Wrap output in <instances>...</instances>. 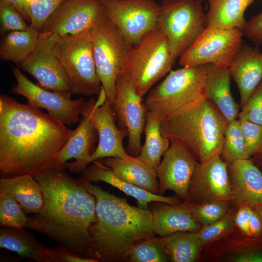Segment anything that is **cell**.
<instances>
[{"instance_id": "cell-27", "label": "cell", "mask_w": 262, "mask_h": 262, "mask_svg": "<svg viewBox=\"0 0 262 262\" xmlns=\"http://www.w3.org/2000/svg\"><path fill=\"white\" fill-rule=\"evenodd\" d=\"M206 0L209 4L206 14L207 26L236 28L244 31L246 23L245 11L254 0Z\"/></svg>"}, {"instance_id": "cell-44", "label": "cell", "mask_w": 262, "mask_h": 262, "mask_svg": "<svg viewBox=\"0 0 262 262\" xmlns=\"http://www.w3.org/2000/svg\"><path fill=\"white\" fill-rule=\"evenodd\" d=\"M235 225L246 236L251 238L249 228V206L246 205L239 206L236 214L233 216Z\"/></svg>"}, {"instance_id": "cell-3", "label": "cell", "mask_w": 262, "mask_h": 262, "mask_svg": "<svg viewBox=\"0 0 262 262\" xmlns=\"http://www.w3.org/2000/svg\"><path fill=\"white\" fill-rule=\"evenodd\" d=\"M80 180L96 199L97 218L90 229L91 258L98 262L127 259L133 246L155 236L148 209L131 206L126 198Z\"/></svg>"}, {"instance_id": "cell-47", "label": "cell", "mask_w": 262, "mask_h": 262, "mask_svg": "<svg viewBox=\"0 0 262 262\" xmlns=\"http://www.w3.org/2000/svg\"><path fill=\"white\" fill-rule=\"evenodd\" d=\"M98 96V98L95 100L94 104V106L96 108H98L103 105L107 99L105 90L102 86Z\"/></svg>"}, {"instance_id": "cell-23", "label": "cell", "mask_w": 262, "mask_h": 262, "mask_svg": "<svg viewBox=\"0 0 262 262\" xmlns=\"http://www.w3.org/2000/svg\"><path fill=\"white\" fill-rule=\"evenodd\" d=\"M94 164L81 172L80 179L90 182L101 181L118 189L127 195L135 198L139 207L148 209L151 202H159L171 205L180 203L178 199L172 196H164L155 194L143 188L135 186L116 176L112 170L102 163L93 162Z\"/></svg>"}, {"instance_id": "cell-12", "label": "cell", "mask_w": 262, "mask_h": 262, "mask_svg": "<svg viewBox=\"0 0 262 262\" xmlns=\"http://www.w3.org/2000/svg\"><path fill=\"white\" fill-rule=\"evenodd\" d=\"M16 83L10 92L25 97L28 104L46 110L49 115L66 126L80 122L79 115L85 102L80 98H71V92L49 91L32 82L15 66H12Z\"/></svg>"}, {"instance_id": "cell-37", "label": "cell", "mask_w": 262, "mask_h": 262, "mask_svg": "<svg viewBox=\"0 0 262 262\" xmlns=\"http://www.w3.org/2000/svg\"><path fill=\"white\" fill-rule=\"evenodd\" d=\"M22 15L11 4L0 0V33L23 31L28 29V26Z\"/></svg>"}, {"instance_id": "cell-39", "label": "cell", "mask_w": 262, "mask_h": 262, "mask_svg": "<svg viewBox=\"0 0 262 262\" xmlns=\"http://www.w3.org/2000/svg\"><path fill=\"white\" fill-rule=\"evenodd\" d=\"M240 129L249 157L258 154L262 147V126L238 118Z\"/></svg>"}, {"instance_id": "cell-17", "label": "cell", "mask_w": 262, "mask_h": 262, "mask_svg": "<svg viewBox=\"0 0 262 262\" xmlns=\"http://www.w3.org/2000/svg\"><path fill=\"white\" fill-rule=\"evenodd\" d=\"M95 100L93 97L85 101L82 106V109L89 113L98 137V145L90 162L108 157L131 158L132 156L128 153L123 144L128 131L117 126L112 103L107 99L103 105L96 108Z\"/></svg>"}, {"instance_id": "cell-22", "label": "cell", "mask_w": 262, "mask_h": 262, "mask_svg": "<svg viewBox=\"0 0 262 262\" xmlns=\"http://www.w3.org/2000/svg\"><path fill=\"white\" fill-rule=\"evenodd\" d=\"M151 212L152 230L160 237L180 231L196 232L202 228L192 214L189 201L176 205L162 202L158 204Z\"/></svg>"}, {"instance_id": "cell-11", "label": "cell", "mask_w": 262, "mask_h": 262, "mask_svg": "<svg viewBox=\"0 0 262 262\" xmlns=\"http://www.w3.org/2000/svg\"><path fill=\"white\" fill-rule=\"evenodd\" d=\"M106 17L133 46L158 28L160 4L155 0H101Z\"/></svg>"}, {"instance_id": "cell-18", "label": "cell", "mask_w": 262, "mask_h": 262, "mask_svg": "<svg viewBox=\"0 0 262 262\" xmlns=\"http://www.w3.org/2000/svg\"><path fill=\"white\" fill-rule=\"evenodd\" d=\"M198 163L182 146L170 143L156 169L159 193L162 195L167 190H172L178 197L188 201L189 185Z\"/></svg>"}, {"instance_id": "cell-29", "label": "cell", "mask_w": 262, "mask_h": 262, "mask_svg": "<svg viewBox=\"0 0 262 262\" xmlns=\"http://www.w3.org/2000/svg\"><path fill=\"white\" fill-rule=\"evenodd\" d=\"M39 34L40 32L31 26L26 30L9 32L0 43L1 60L20 63L33 50Z\"/></svg>"}, {"instance_id": "cell-14", "label": "cell", "mask_w": 262, "mask_h": 262, "mask_svg": "<svg viewBox=\"0 0 262 262\" xmlns=\"http://www.w3.org/2000/svg\"><path fill=\"white\" fill-rule=\"evenodd\" d=\"M106 17L101 0H64L44 23L40 32L59 37L89 32Z\"/></svg>"}, {"instance_id": "cell-34", "label": "cell", "mask_w": 262, "mask_h": 262, "mask_svg": "<svg viewBox=\"0 0 262 262\" xmlns=\"http://www.w3.org/2000/svg\"><path fill=\"white\" fill-rule=\"evenodd\" d=\"M28 222V217L17 202L10 194L0 193V225L22 229Z\"/></svg>"}, {"instance_id": "cell-32", "label": "cell", "mask_w": 262, "mask_h": 262, "mask_svg": "<svg viewBox=\"0 0 262 262\" xmlns=\"http://www.w3.org/2000/svg\"><path fill=\"white\" fill-rule=\"evenodd\" d=\"M221 156L227 164L250 158L246 151L238 119L229 122L226 127Z\"/></svg>"}, {"instance_id": "cell-8", "label": "cell", "mask_w": 262, "mask_h": 262, "mask_svg": "<svg viewBox=\"0 0 262 262\" xmlns=\"http://www.w3.org/2000/svg\"><path fill=\"white\" fill-rule=\"evenodd\" d=\"M53 51L69 80L72 94L86 97L99 94L102 85L89 32L59 37Z\"/></svg>"}, {"instance_id": "cell-50", "label": "cell", "mask_w": 262, "mask_h": 262, "mask_svg": "<svg viewBox=\"0 0 262 262\" xmlns=\"http://www.w3.org/2000/svg\"><path fill=\"white\" fill-rule=\"evenodd\" d=\"M198 0V1H200V2H203L204 0Z\"/></svg>"}, {"instance_id": "cell-15", "label": "cell", "mask_w": 262, "mask_h": 262, "mask_svg": "<svg viewBox=\"0 0 262 262\" xmlns=\"http://www.w3.org/2000/svg\"><path fill=\"white\" fill-rule=\"evenodd\" d=\"M112 106L120 128L128 131L127 152L131 156L138 157L148 110L143 98L121 74L116 79V93Z\"/></svg>"}, {"instance_id": "cell-41", "label": "cell", "mask_w": 262, "mask_h": 262, "mask_svg": "<svg viewBox=\"0 0 262 262\" xmlns=\"http://www.w3.org/2000/svg\"><path fill=\"white\" fill-rule=\"evenodd\" d=\"M46 253L51 262H97L93 258L82 257L63 246L46 248Z\"/></svg>"}, {"instance_id": "cell-9", "label": "cell", "mask_w": 262, "mask_h": 262, "mask_svg": "<svg viewBox=\"0 0 262 262\" xmlns=\"http://www.w3.org/2000/svg\"><path fill=\"white\" fill-rule=\"evenodd\" d=\"M89 33L98 75L107 99L113 104L116 79L132 46L106 16Z\"/></svg>"}, {"instance_id": "cell-48", "label": "cell", "mask_w": 262, "mask_h": 262, "mask_svg": "<svg viewBox=\"0 0 262 262\" xmlns=\"http://www.w3.org/2000/svg\"><path fill=\"white\" fill-rule=\"evenodd\" d=\"M253 206L260 215L262 221V204H259Z\"/></svg>"}, {"instance_id": "cell-20", "label": "cell", "mask_w": 262, "mask_h": 262, "mask_svg": "<svg viewBox=\"0 0 262 262\" xmlns=\"http://www.w3.org/2000/svg\"><path fill=\"white\" fill-rule=\"evenodd\" d=\"M232 199L240 206L262 204V173L249 159L228 164Z\"/></svg>"}, {"instance_id": "cell-19", "label": "cell", "mask_w": 262, "mask_h": 262, "mask_svg": "<svg viewBox=\"0 0 262 262\" xmlns=\"http://www.w3.org/2000/svg\"><path fill=\"white\" fill-rule=\"evenodd\" d=\"M80 120L64 147L56 154L51 165L68 169L71 172H82L87 167L98 140L97 130L89 113L82 109Z\"/></svg>"}, {"instance_id": "cell-43", "label": "cell", "mask_w": 262, "mask_h": 262, "mask_svg": "<svg viewBox=\"0 0 262 262\" xmlns=\"http://www.w3.org/2000/svg\"><path fill=\"white\" fill-rule=\"evenodd\" d=\"M229 260L235 262H262V248H243L230 256Z\"/></svg>"}, {"instance_id": "cell-1", "label": "cell", "mask_w": 262, "mask_h": 262, "mask_svg": "<svg viewBox=\"0 0 262 262\" xmlns=\"http://www.w3.org/2000/svg\"><path fill=\"white\" fill-rule=\"evenodd\" d=\"M72 131L38 109L1 96L0 177L33 175L51 166Z\"/></svg>"}, {"instance_id": "cell-2", "label": "cell", "mask_w": 262, "mask_h": 262, "mask_svg": "<svg viewBox=\"0 0 262 262\" xmlns=\"http://www.w3.org/2000/svg\"><path fill=\"white\" fill-rule=\"evenodd\" d=\"M50 166L32 176L39 184L43 205L28 217L26 228L41 233L83 257L90 258V229L97 218L96 199L78 178Z\"/></svg>"}, {"instance_id": "cell-31", "label": "cell", "mask_w": 262, "mask_h": 262, "mask_svg": "<svg viewBox=\"0 0 262 262\" xmlns=\"http://www.w3.org/2000/svg\"><path fill=\"white\" fill-rule=\"evenodd\" d=\"M168 260L174 262H194L204 246L197 231H180L163 237Z\"/></svg>"}, {"instance_id": "cell-38", "label": "cell", "mask_w": 262, "mask_h": 262, "mask_svg": "<svg viewBox=\"0 0 262 262\" xmlns=\"http://www.w3.org/2000/svg\"><path fill=\"white\" fill-rule=\"evenodd\" d=\"M64 0H33L29 9L30 26L40 32L47 20Z\"/></svg>"}, {"instance_id": "cell-16", "label": "cell", "mask_w": 262, "mask_h": 262, "mask_svg": "<svg viewBox=\"0 0 262 262\" xmlns=\"http://www.w3.org/2000/svg\"><path fill=\"white\" fill-rule=\"evenodd\" d=\"M231 199L228 164L221 155L199 162L189 185L188 201L198 204Z\"/></svg>"}, {"instance_id": "cell-5", "label": "cell", "mask_w": 262, "mask_h": 262, "mask_svg": "<svg viewBox=\"0 0 262 262\" xmlns=\"http://www.w3.org/2000/svg\"><path fill=\"white\" fill-rule=\"evenodd\" d=\"M175 62L166 37L157 28L132 46L120 74L143 98L169 73Z\"/></svg>"}, {"instance_id": "cell-21", "label": "cell", "mask_w": 262, "mask_h": 262, "mask_svg": "<svg viewBox=\"0 0 262 262\" xmlns=\"http://www.w3.org/2000/svg\"><path fill=\"white\" fill-rule=\"evenodd\" d=\"M229 69L238 87L242 107L262 81V52L242 45Z\"/></svg>"}, {"instance_id": "cell-24", "label": "cell", "mask_w": 262, "mask_h": 262, "mask_svg": "<svg viewBox=\"0 0 262 262\" xmlns=\"http://www.w3.org/2000/svg\"><path fill=\"white\" fill-rule=\"evenodd\" d=\"M231 75L229 68L209 64L204 94L228 123L239 115V106L233 98L230 87Z\"/></svg>"}, {"instance_id": "cell-36", "label": "cell", "mask_w": 262, "mask_h": 262, "mask_svg": "<svg viewBox=\"0 0 262 262\" xmlns=\"http://www.w3.org/2000/svg\"><path fill=\"white\" fill-rule=\"evenodd\" d=\"M233 213L229 211L219 220L203 226L197 233L203 246L225 236L233 229L235 224Z\"/></svg>"}, {"instance_id": "cell-35", "label": "cell", "mask_w": 262, "mask_h": 262, "mask_svg": "<svg viewBox=\"0 0 262 262\" xmlns=\"http://www.w3.org/2000/svg\"><path fill=\"white\" fill-rule=\"evenodd\" d=\"M229 201L214 200L198 204L191 202L192 214L202 226H208L221 219L228 212Z\"/></svg>"}, {"instance_id": "cell-10", "label": "cell", "mask_w": 262, "mask_h": 262, "mask_svg": "<svg viewBox=\"0 0 262 262\" xmlns=\"http://www.w3.org/2000/svg\"><path fill=\"white\" fill-rule=\"evenodd\" d=\"M244 31L236 28L207 26L179 57L182 66L211 64L229 68L242 45Z\"/></svg>"}, {"instance_id": "cell-13", "label": "cell", "mask_w": 262, "mask_h": 262, "mask_svg": "<svg viewBox=\"0 0 262 262\" xmlns=\"http://www.w3.org/2000/svg\"><path fill=\"white\" fill-rule=\"evenodd\" d=\"M59 37L53 33L40 32L33 50L17 65L35 78L41 87L72 93L69 80L53 51Z\"/></svg>"}, {"instance_id": "cell-7", "label": "cell", "mask_w": 262, "mask_h": 262, "mask_svg": "<svg viewBox=\"0 0 262 262\" xmlns=\"http://www.w3.org/2000/svg\"><path fill=\"white\" fill-rule=\"evenodd\" d=\"M159 4L158 28L176 61L206 27V14L197 0H162Z\"/></svg>"}, {"instance_id": "cell-42", "label": "cell", "mask_w": 262, "mask_h": 262, "mask_svg": "<svg viewBox=\"0 0 262 262\" xmlns=\"http://www.w3.org/2000/svg\"><path fill=\"white\" fill-rule=\"evenodd\" d=\"M244 33L256 45L262 44V12L246 21Z\"/></svg>"}, {"instance_id": "cell-30", "label": "cell", "mask_w": 262, "mask_h": 262, "mask_svg": "<svg viewBox=\"0 0 262 262\" xmlns=\"http://www.w3.org/2000/svg\"><path fill=\"white\" fill-rule=\"evenodd\" d=\"M161 122L160 119L148 111L144 131L145 140L139 156L143 161L155 169L170 145L169 140L162 134Z\"/></svg>"}, {"instance_id": "cell-4", "label": "cell", "mask_w": 262, "mask_h": 262, "mask_svg": "<svg viewBox=\"0 0 262 262\" xmlns=\"http://www.w3.org/2000/svg\"><path fill=\"white\" fill-rule=\"evenodd\" d=\"M228 122L204 94L161 120L163 136L188 150L199 163L221 155Z\"/></svg>"}, {"instance_id": "cell-40", "label": "cell", "mask_w": 262, "mask_h": 262, "mask_svg": "<svg viewBox=\"0 0 262 262\" xmlns=\"http://www.w3.org/2000/svg\"><path fill=\"white\" fill-rule=\"evenodd\" d=\"M238 118L262 126V81L242 107Z\"/></svg>"}, {"instance_id": "cell-33", "label": "cell", "mask_w": 262, "mask_h": 262, "mask_svg": "<svg viewBox=\"0 0 262 262\" xmlns=\"http://www.w3.org/2000/svg\"><path fill=\"white\" fill-rule=\"evenodd\" d=\"M127 259L132 262H167L164 238L155 236L138 243L131 249Z\"/></svg>"}, {"instance_id": "cell-6", "label": "cell", "mask_w": 262, "mask_h": 262, "mask_svg": "<svg viewBox=\"0 0 262 262\" xmlns=\"http://www.w3.org/2000/svg\"><path fill=\"white\" fill-rule=\"evenodd\" d=\"M209 65L171 70L147 95V110L161 121L199 98L204 94Z\"/></svg>"}, {"instance_id": "cell-49", "label": "cell", "mask_w": 262, "mask_h": 262, "mask_svg": "<svg viewBox=\"0 0 262 262\" xmlns=\"http://www.w3.org/2000/svg\"><path fill=\"white\" fill-rule=\"evenodd\" d=\"M258 154H260L262 156V147L260 151H259V152Z\"/></svg>"}, {"instance_id": "cell-46", "label": "cell", "mask_w": 262, "mask_h": 262, "mask_svg": "<svg viewBox=\"0 0 262 262\" xmlns=\"http://www.w3.org/2000/svg\"><path fill=\"white\" fill-rule=\"evenodd\" d=\"M11 4L27 21L30 22V16L25 8L23 0H3Z\"/></svg>"}, {"instance_id": "cell-28", "label": "cell", "mask_w": 262, "mask_h": 262, "mask_svg": "<svg viewBox=\"0 0 262 262\" xmlns=\"http://www.w3.org/2000/svg\"><path fill=\"white\" fill-rule=\"evenodd\" d=\"M0 247L16 252L24 258L38 262H51L46 253V247L23 229L2 227Z\"/></svg>"}, {"instance_id": "cell-25", "label": "cell", "mask_w": 262, "mask_h": 262, "mask_svg": "<svg viewBox=\"0 0 262 262\" xmlns=\"http://www.w3.org/2000/svg\"><path fill=\"white\" fill-rule=\"evenodd\" d=\"M119 178L155 194L159 193L156 169L138 157L130 159L108 157L102 161Z\"/></svg>"}, {"instance_id": "cell-26", "label": "cell", "mask_w": 262, "mask_h": 262, "mask_svg": "<svg viewBox=\"0 0 262 262\" xmlns=\"http://www.w3.org/2000/svg\"><path fill=\"white\" fill-rule=\"evenodd\" d=\"M0 193L10 194L27 214L39 213L43 205L40 186L31 175L0 177Z\"/></svg>"}, {"instance_id": "cell-45", "label": "cell", "mask_w": 262, "mask_h": 262, "mask_svg": "<svg viewBox=\"0 0 262 262\" xmlns=\"http://www.w3.org/2000/svg\"><path fill=\"white\" fill-rule=\"evenodd\" d=\"M249 228L251 238L260 240L262 238V221L257 212L252 206H249Z\"/></svg>"}]
</instances>
